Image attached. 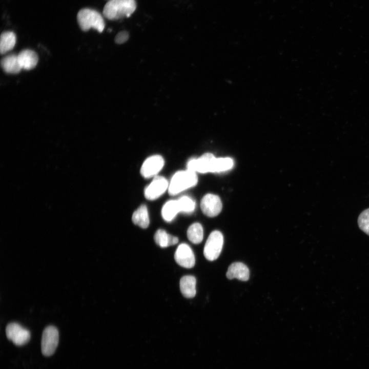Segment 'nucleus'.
Instances as JSON below:
<instances>
[{"mask_svg":"<svg viewBox=\"0 0 369 369\" xmlns=\"http://www.w3.org/2000/svg\"><path fill=\"white\" fill-rule=\"evenodd\" d=\"M136 8L135 0H110L105 5L102 13L108 19L115 20L130 16Z\"/></svg>","mask_w":369,"mask_h":369,"instance_id":"1","label":"nucleus"},{"mask_svg":"<svg viewBox=\"0 0 369 369\" xmlns=\"http://www.w3.org/2000/svg\"><path fill=\"white\" fill-rule=\"evenodd\" d=\"M198 181L196 172L188 170L176 172L172 177L168 187L170 195H175L180 192L195 186Z\"/></svg>","mask_w":369,"mask_h":369,"instance_id":"2","label":"nucleus"},{"mask_svg":"<svg viewBox=\"0 0 369 369\" xmlns=\"http://www.w3.org/2000/svg\"><path fill=\"white\" fill-rule=\"evenodd\" d=\"M77 19L80 29L84 31L93 28L101 33L105 28L102 16L93 9L84 8L80 10L77 15Z\"/></svg>","mask_w":369,"mask_h":369,"instance_id":"3","label":"nucleus"},{"mask_svg":"<svg viewBox=\"0 0 369 369\" xmlns=\"http://www.w3.org/2000/svg\"><path fill=\"white\" fill-rule=\"evenodd\" d=\"M223 244L222 233L217 230L213 231L208 237L205 243L203 254L207 259L213 261L220 254Z\"/></svg>","mask_w":369,"mask_h":369,"instance_id":"4","label":"nucleus"},{"mask_svg":"<svg viewBox=\"0 0 369 369\" xmlns=\"http://www.w3.org/2000/svg\"><path fill=\"white\" fill-rule=\"evenodd\" d=\"M58 340L59 333L57 328L53 325L47 326L42 334L41 340L42 354L47 357L52 356L57 348Z\"/></svg>","mask_w":369,"mask_h":369,"instance_id":"5","label":"nucleus"},{"mask_svg":"<svg viewBox=\"0 0 369 369\" xmlns=\"http://www.w3.org/2000/svg\"><path fill=\"white\" fill-rule=\"evenodd\" d=\"M6 334L7 338L17 346L27 344L31 337L30 331L16 322H11L7 324Z\"/></svg>","mask_w":369,"mask_h":369,"instance_id":"6","label":"nucleus"},{"mask_svg":"<svg viewBox=\"0 0 369 369\" xmlns=\"http://www.w3.org/2000/svg\"><path fill=\"white\" fill-rule=\"evenodd\" d=\"M215 159L212 153H204L198 158L190 159L187 165V170L201 173L211 172Z\"/></svg>","mask_w":369,"mask_h":369,"instance_id":"7","label":"nucleus"},{"mask_svg":"<svg viewBox=\"0 0 369 369\" xmlns=\"http://www.w3.org/2000/svg\"><path fill=\"white\" fill-rule=\"evenodd\" d=\"M200 207L203 213L206 216L213 217L219 214L222 209V203L220 198L215 194H207L202 198Z\"/></svg>","mask_w":369,"mask_h":369,"instance_id":"8","label":"nucleus"},{"mask_svg":"<svg viewBox=\"0 0 369 369\" xmlns=\"http://www.w3.org/2000/svg\"><path fill=\"white\" fill-rule=\"evenodd\" d=\"M163 158L158 155L151 156L145 160L140 169L141 175L146 178L156 175L163 168Z\"/></svg>","mask_w":369,"mask_h":369,"instance_id":"9","label":"nucleus"},{"mask_svg":"<svg viewBox=\"0 0 369 369\" xmlns=\"http://www.w3.org/2000/svg\"><path fill=\"white\" fill-rule=\"evenodd\" d=\"M169 187L167 180L162 176H156L144 191L145 197L153 200L162 195Z\"/></svg>","mask_w":369,"mask_h":369,"instance_id":"10","label":"nucleus"},{"mask_svg":"<svg viewBox=\"0 0 369 369\" xmlns=\"http://www.w3.org/2000/svg\"><path fill=\"white\" fill-rule=\"evenodd\" d=\"M176 262L186 268H193L195 263V256L190 247L186 243H181L177 247L174 254Z\"/></svg>","mask_w":369,"mask_h":369,"instance_id":"11","label":"nucleus"},{"mask_svg":"<svg viewBox=\"0 0 369 369\" xmlns=\"http://www.w3.org/2000/svg\"><path fill=\"white\" fill-rule=\"evenodd\" d=\"M226 276L229 279L236 278L245 281L249 279L250 272L247 266L244 263L235 262L229 266Z\"/></svg>","mask_w":369,"mask_h":369,"instance_id":"12","label":"nucleus"},{"mask_svg":"<svg viewBox=\"0 0 369 369\" xmlns=\"http://www.w3.org/2000/svg\"><path fill=\"white\" fill-rule=\"evenodd\" d=\"M19 63L22 69L29 70L33 69L38 63V56L33 51L25 49L17 55Z\"/></svg>","mask_w":369,"mask_h":369,"instance_id":"13","label":"nucleus"},{"mask_svg":"<svg viewBox=\"0 0 369 369\" xmlns=\"http://www.w3.org/2000/svg\"><path fill=\"white\" fill-rule=\"evenodd\" d=\"M196 278L190 275L182 277L180 280V290L184 297L187 298L194 297L196 293Z\"/></svg>","mask_w":369,"mask_h":369,"instance_id":"14","label":"nucleus"},{"mask_svg":"<svg viewBox=\"0 0 369 369\" xmlns=\"http://www.w3.org/2000/svg\"><path fill=\"white\" fill-rule=\"evenodd\" d=\"M1 66L3 70L8 73L16 74L22 69L18 59L17 55L10 54L1 60Z\"/></svg>","mask_w":369,"mask_h":369,"instance_id":"15","label":"nucleus"},{"mask_svg":"<svg viewBox=\"0 0 369 369\" xmlns=\"http://www.w3.org/2000/svg\"><path fill=\"white\" fill-rule=\"evenodd\" d=\"M156 243L161 248L174 245L178 242L177 237L168 234L165 230H158L154 235Z\"/></svg>","mask_w":369,"mask_h":369,"instance_id":"16","label":"nucleus"},{"mask_svg":"<svg viewBox=\"0 0 369 369\" xmlns=\"http://www.w3.org/2000/svg\"><path fill=\"white\" fill-rule=\"evenodd\" d=\"M133 222L141 228L146 229L149 224L150 220L147 207L145 204L140 206L133 214Z\"/></svg>","mask_w":369,"mask_h":369,"instance_id":"17","label":"nucleus"},{"mask_svg":"<svg viewBox=\"0 0 369 369\" xmlns=\"http://www.w3.org/2000/svg\"><path fill=\"white\" fill-rule=\"evenodd\" d=\"M16 38L12 31L3 32L1 35L0 52L3 54L11 50L16 44Z\"/></svg>","mask_w":369,"mask_h":369,"instance_id":"18","label":"nucleus"},{"mask_svg":"<svg viewBox=\"0 0 369 369\" xmlns=\"http://www.w3.org/2000/svg\"><path fill=\"white\" fill-rule=\"evenodd\" d=\"M179 212L177 200H171L167 201L163 205L161 210V215L166 221H170Z\"/></svg>","mask_w":369,"mask_h":369,"instance_id":"19","label":"nucleus"},{"mask_svg":"<svg viewBox=\"0 0 369 369\" xmlns=\"http://www.w3.org/2000/svg\"><path fill=\"white\" fill-rule=\"evenodd\" d=\"M187 236L189 240L194 244L200 243L203 237V231L199 223L191 224L187 230Z\"/></svg>","mask_w":369,"mask_h":369,"instance_id":"20","label":"nucleus"},{"mask_svg":"<svg viewBox=\"0 0 369 369\" xmlns=\"http://www.w3.org/2000/svg\"><path fill=\"white\" fill-rule=\"evenodd\" d=\"M233 166V161L231 158H216L211 172L225 171L231 169Z\"/></svg>","mask_w":369,"mask_h":369,"instance_id":"21","label":"nucleus"},{"mask_svg":"<svg viewBox=\"0 0 369 369\" xmlns=\"http://www.w3.org/2000/svg\"><path fill=\"white\" fill-rule=\"evenodd\" d=\"M177 200L180 212L189 213L194 211L195 202L189 197L183 196Z\"/></svg>","mask_w":369,"mask_h":369,"instance_id":"22","label":"nucleus"},{"mask_svg":"<svg viewBox=\"0 0 369 369\" xmlns=\"http://www.w3.org/2000/svg\"><path fill=\"white\" fill-rule=\"evenodd\" d=\"M358 224L359 228L369 235V208L363 211L358 216Z\"/></svg>","mask_w":369,"mask_h":369,"instance_id":"23","label":"nucleus"},{"mask_svg":"<svg viewBox=\"0 0 369 369\" xmlns=\"http://www.w3.org/2000/svg\"><path fill=\"white\" fill-rule=\"evenodd\" d=\"M129 36V33L127 31H120L116 35L115 42L118 44H123L128 40Z\"/></svg>","mask_w":369,"mask_h":369,"instance_id":"24","label":"nucleus"},{"mask_svg":"<svg viewBox=\"0 0 369 369\" xmlns=\"http://www.w3.org/2000/svg\"><path fill=\"white\" fill-rule=\"evenodd\" d=\"M110 1V0H108V1Z\"/></svg>","mask_w":369,"mask_h":369,"instance_id":"25","label":"nucleus"}]
</instances>
